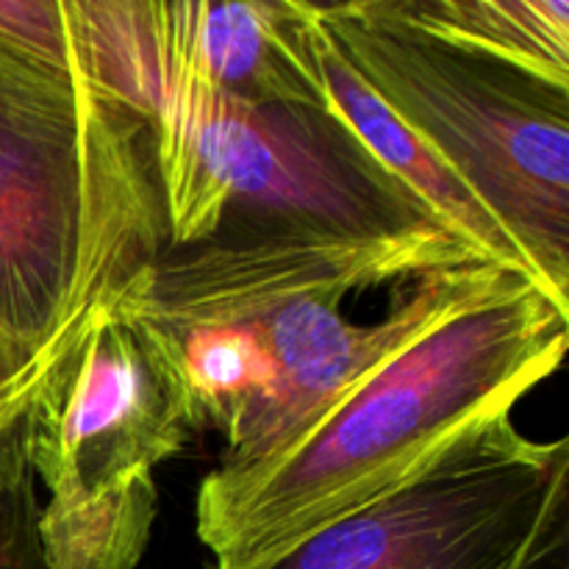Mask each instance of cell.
Segmentation results:
<instances>
[{"label":"cell","instance_id":"obj_7","mask_svg":"<svg viewBox=\"0 0 569 569\" xmlns=\"http://www.w3.org/2000/svg\"><path fill=\"white\" fill-rule=\"evenodd\" d=\"M295 6H298L300 56L317 103L420 206L433 226L442 228L483 264L503 267L533 281L531 270L503 226L372 92L370 83L356 72L348 56L322 26L315 3L303 0Z\"/></svg>","mask_w":569,"mask_h":569},{"label":"cell","instance_id":"obj_3","mask_svg":"<svg viewBox=\"0 0 569 569\" xmlns=\"http://www.w3.org/2000/svg\"><path fill=\"white\" fill-rule=\"evenodd\" d=\"M164 250L137 111L89 76L76 42L59 70L0 37V326L37 348L72 345Z\"/></svg>","mask_w":569,"mask_h":569},{"label":"cell","instance_id":"obj_10","mask_svg":"<svg viewBox=\"0 0 569 569\" xmlns=\"http://www.w3.org/2000/svg\"><path fill=\"white\" fill-rule=\"evenodd\" d=\"M37 476L28 459L26 422L0 448V569H44L39 545Z\"/></svg>","mask_w":569,"mask_h":569},{"label":"cell","instance_id":"obj_1","mask_svg":"<svg viewBox=\"0 0 569 569\" xmlns=\"http://www.w3.org/2000/svg\"><path fill=\"white\" fill-rule=\"evenodd\" d=\"M569 348V309L537 283L453 317L328 409L298 442L244 470H211L194 528L220 569L287 553L381 503L548 381Z\"/></svg>","mask_w":569,"mask_h":569},{"label":"cell","instance_id":"obj_5","mask_svg":"<svg viewBox=\"0 0 569 569\" xmlns=\"http://www.w3.org/2000/svg\"><path fill=\"white\" fill-rule=\"evenodd\" d=\"M567 500L569 439L533 442L503 420L381 503L248 569H545L567 561Z\"/></svg>","mask_w":569,"mask_h":569},{"label":"cell","instance_id":"obj_6","mask_svg":"<svg viewBox=\"0 0 569 569\" xmlns=\"http://www.w3.org/2000/svg\"><path fill=\"white\" fill-rule=\"evenodd\" d=\"M128 287L89 317L26 420L50 506L159 492L156 470L192 433L170 350Z\"/></svg>","mask_w":569,"mask_h":569},{"label":"cell","instance_id":"obj_8","mask_svg":"<svg viewBox=\"0 0 569 569\" xmlns=\"http://www.w3.org/2000/svg\"><path fill=\"white\" fill-rule=\"evenodd\" d=\"M144 6L161 42L214 87L264 103L320 106L300 56L292 0Z\"/></svg>","mask_w":569,"mask_h":569},{"label":"cell","instance_id":"obj_11","mask_svg":"<svg viewBox=\"0 0 569 569\" xmlns=\"http://www.w3.org/2000/svg\"><path fill=\"white\" fill-rule=\"evenodd\" d=\"M72 345L37 348V345L20 342L0 326V448L28 420L44 383L59 370L61 359L70 353Z\"/></svg>","mask_w":569,"mask_h":569},{"label":"cell","instance_id":"obj_9","mask_svg":"<svg viewBox=\"0 0 569 569\" xmlns=\"http://www.w3.org/2000/svg\"><path fill=\"white\" fill-rule=\"evenodd\" d=\"M395 22L569 89L567 0H378Z\"/></svg>","mask_w":569,"mask_h":569},{"label":"cell","instance_id":"obj_12","mask_svg":"<svg viewBox=\"0 0 569 569\" xmlns=\"http://www.w3.org/2000/svg\"><path fill=\"white\" fill-rule=\"evenodd\" d=\"M0 37L44 64L72 70L67 0H0Z\"/></svg>","mask_w":569,"mask_h":569},{"label":"cell","instance_id":"obj_4","mask_svg":"<svg viewBox=\"0 0 569 569\" xmlns=\"http://www.w3.org/2000/svg\"><path fill=\"white\" fill-rule=\"evenodd\" d=\"M350 64L476 194L569 309V89L465 53L370 3H315Z\"/></svg>","mask_w":569,"mask_h":569},{"label":"cell","instance_id":"obj_2","mask_svg":"<svg viewBox=\"0 0 569 569\" xmlns=\"http://www.w3.org/2000/svg\"><path fill=\"white\" fill-rule=\"evenodd\" d=\"M70 22L89 76L148 126L167 248L233 217L367 237L437 228L322 106L239 98L189 70L144 0H76Z\"/></svg>","mask_w":569,"mask_h":569}]
</instances>
